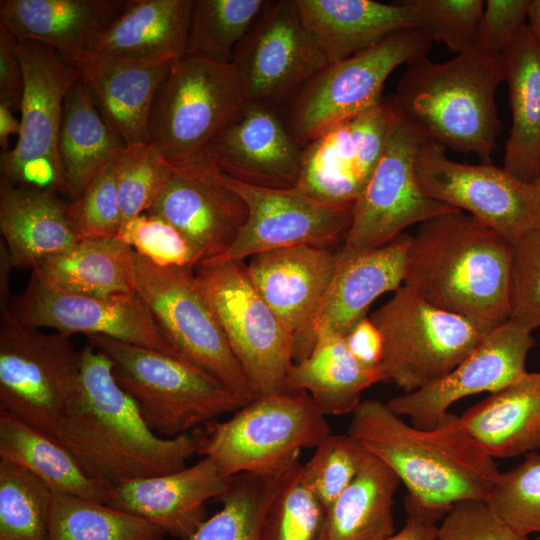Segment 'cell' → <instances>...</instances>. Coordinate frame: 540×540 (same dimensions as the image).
<instances>
[{
	"instance_id": "680465c9",
	"label": "cell",
	"mask_w": 540,
	"mask_h": 540,
	"mask_svg": "<svg viewBox=\"0 0 540 540\" xmlns=\"http://www.w3.org/2000/svg\"><path fill=\"white\" fill-rule=\"evenodd\" d=\"M534 184L540 189V179L534 182Z\"/></svg>"
},
{
	"instance_id": "4fadbf2b",
	"label": "cell",
	"mask_w": 540,
	"mask_h": 540,
	"mask_svg": "<svg viewBox=\"0 0 540 540\" xmlns=\"http://www.w3.org/2000/svg\"><path fill=\"white\" fill-rule=\"evenodd\" d=\"M16 50L24 73L21 131L14 148L1 154L0 180L66 195L58 136L65 96L80 73L41 42L17 40Z\"/></svg>"
},
{
	"instance_id": "7c38bea8",
	"label": "cell",
	"mask_w": 540,
	"mask_h": 540,
	"mask_svg": "<svg viewBox=\"0 0 540 540\" xmlns=\"http://www.w3.org/2000/svg\"><path fill=\"white\" fill-rule=\"evenodd\" d=\"M196 281L255 397L288 392L294 337L250 282L243 261L203 265Z\"/></svg>"
},
{
	"instance_id": "8fae6325",
	"label": "cell",
	"mask_w": 540,
	"mask_h": 540,
	"mask_svg": "<svg viewBox=\"0 0 540 540\" xmlns=\"http://www.w3.org/2000/svg\"><path fill=\"white\" fill-rule=\"evenodd\" d=\"M191 267H161L135 252L136 293L177 356L248 401L255 398Z\"/></svg>"
},
{
	"instance_id": "ab89813d",
	"label": "cell",
	"mask_w": 540,
	"mask_h": 540,
	"mask_svg": "<svg viewBox=\"0 0 540 540\" xmlns=\"http://www.w3.org/2000/svg\"><path fill=\"white\" fill-rule=\"evenodd\" d=\"M265 0H193L186 54L229 64Z\"/></svg>"
},
{
	"instance_id": "8d00e7d4",
	"label": "cell",
	"mask_w": 540,
	"mask_h": 540,
	"mask_svg": "<svg viewBox=\"0 0 540 540\" xmlns=\"http://www.w3.org/2000/svg\"><path fill=\"white\" fill-rule=\"evenodd\" d=\"M395 472L368 452L358 474L327 510L324 540H385L395 533Z\"/></svg>"
},
{
	"instance_id": "f907efd6",
	"label": "cell",
	"mask_w": 540,
	"mask_h": 540,
	"mask_svg": "<svg viewBox=\"0 0 540 540\" xmlns=\"http://www.w3.org/2000/svg\"><path fill=\"white\" fill-rule=\"evenodd\" d=\"M437 540H528L484 500L457 503L437 526Z\"/></svg>"
},
{
	"instance_id": "44dd1931",
	"label": "cell",
	"mask_w": 540,
	"mask_h": 540,
	"mask_svg": "<svg viewBox=\"0 0 540 540\" xmlns=\"http://www.w3.org/2000/svg\"><path fill=\"white\" fill-rule=\"evenodd\" d=\"M394 113L390 97L383 99L305 146L296 187L323 202L354 204L381 158Z\"/></svg>"
},
{
	"instance_id": "ffe728a7",
	"label": "cell",
	"mask_w": 540,
	"mask_h": 540,
	"mask_svg": "<svg viewBox=\"0 0 540 540\" xmlns=\"http://www.w3.org/2000/svg\"><path fill=\"white\" fill-rule=\"evenodd\" d=\"M534 345L531 332L508 320L492 329L443 378L393 397L387 405L395 414L407 416L417 428H435L447 420L455 402L482 392L492 394L525 374L527 356Z\"/></svg>"
},
{
	"instance_id": "ee69618b",
	"label": "cell",
	"mask_w": 540,
	"mask_h": 540,
	"mask_svg": "<svg viewBox=\"0 0 540 540\" xmlns=\"http://www.w3.org/2000/svg\"><path fill=\"white\" fill-rule=\"evenodd\" d=\"M485 501L519 534H540V452H530L519 465L500 472Z\"/></svg>"
},
{
	"instance_id": "11a10c76",
	"label": "cell",
	"mask_w": 540,
	"mask_h": 540,
	"mask_svg": "<svg viewBox=\"0 0 540 540\" xmlns=\"http://www.w3.org/2000/svg\"><path fill=\"white\" fill-rule=\"evenodd\" d=\"M385 540H437V525L424 518L408 515L402 529Z\"/></svg>"
},
{
	"instance_id": "60d3db41",
	"label": "cell",
	"mask_w": 540,
	"mask_h": 540,
	"mask_svg": "<svg viewBox=\"0 0 540 540\" xmlns=\"http://www.w3.org/2000/svg\"><path fill=\"white\" fill-rule=\"evenodd\" d=\"M52 496L35 475L0 459V540H48Z\"/></svg>"
},
{
	"instance_id": "83f0119b",
	"label": "cell",
	"mask_w": 540,
	"mask_h": 540,
	"mask_svg": "<svg viewBox=\"0 0 540 540\" xmlns=\"http://www.w3.org/2000/svg\"><path fill=\"white\" fill-rule=\"evenodd\" d=\"M66 204L55 191L0 180L1 240L13 268L32 270L81 240Z\"/></svg>"
},
{
	"instance_id": "f546056e",
	"label": "cell",
	"mask_w": 540,
	"mask_h": 540,
	"mask_svg": "<svg viewBox=\"0 0 540 540\" xmlns=\"http://www.w3.org/2000/svg\"><path fill=\"white\" fill-rule=\"evenodd\" d=\"M193 0H127L91 50L151 63L186 54Z\"/></svg>"
},
{
	"instance_id": "484cf974",
	"label": "cell",
	"mask_w": 540,
	"mask_h": 540,
	"mask_svg": "<svg viewBox=\"0 0 540 540\" xmlns=\"http://www.w3.org/2000/svg\"><path fill=\"white\" fill-rule=\"evenodd\" d=\"M336 252L296 245L264 251L245 265L253 287L295 338L317 309L332 278Z\"/></svg>"
},
{
	"instance_id": "2e32d148",
	"label": "cell",
	"mask_w": 540,
	"mask_h": 540,
	"mask_svg": "<svg viewBox=\"0 0 540 540\" xmlns=\"http://www.w3.org/2000/svg\"><path fill=\"white\" fill-rule=\"evenodd\" d=\"M247 101L278 105L327 64L296 0L267 1L231 62Z\"/></svg>"
},
{
	"instance_id": "7dc6e473",
	"label": "cell",
	"mask_w": 540,
	"mask_h": 540,
	"mask_svg": "<svg viewBox=\"0 0 540 540\" xmlns=\"http://www.w3.org/2000/svg\"><path fill=\"white\" fill-rule=\"evenodd\" d=\"M69 222L81 238L117 237L122 212L116 184L115 161L99 172L74 200L67 202Z\"/></svg>"
},
{
	"instance_id": "7a4b0ae2",
	"label": "cell",
	"mask_w": 540,
	"mask_h": 540,
	"mask_svg": "<svg viewBox=\"0 0 540 540\" xmlns=\"http://www.w3.org/2000/svg\"><path fill=\"white\" fill-rule=\"evenodd\" d=\"M348 434L406 486L408 515L434 523L461 501H485L500 474L495 459L453 413L435 428L420 429L387 403L368 399L352 413Z\"/></svg>"
},
{
	"instance_id": "74e56055",
	"label": "cell",
	"mask_w": 540,
	"mask_h": 540,
	"mask_svg": "<svg viewBox=\"0 0 540 540\" xmlns=\"http://www.w3.org/2000/svg\"><path fill=\"white\" fill-rule=\"evenodd\" d=\"M151 522L79 496L53 493L48 540H163Z\"/></svg>"
},
{
	"instance_id": "3957f363",
	"label": "cell",
	"mask_w": 540,
	"mask_h": 540,
	"mask_svg": "<svg viewBox=\"0 0 540 540\" xmlns=\"http://www.w3.org/2000/svg\"><path fill=\"white\" fill-rule=\"evenodd\" d=\"M512 249L470 214H442L411 236L403 284L437 308L496 327L509 320Z\"/></svg>"
},
{
	"instance_id": "4dcf8cb0",
	"label": "cell",
	"mask_w": 540,
	"mask_h": 540,
	"mask_svg": "<svg viewBox=\"0 0 540 540\" xmlns=\"http://www.w3.org/2000/svg\"><path fill=\"white\" fill-rule=\"evenodd\" d=\"M460 420L493 459L539 450L540 372H526L470 407Z\"/></svg>"
},
{
	"instance_id": "f35d334b",
	"label": "cell",
	"mask_w": 540,
	"mask_h": 540,
	"mask_svg": "<svg viewBox=\"0 0 540 540\" xmlns=\"http://www.w3.org/2000/svg\"><path fill=\"white\" fill-rule=\"evenodd\" d=\"M283 473L233 476L219 499L222 508L187 540H262L264 517Z\"/></svg>"
},
{
	"instance_id": "d4e9b609",
	"label": "cell",
	"mask_w": 540,
	"mask_h": 540,
	"mask_svg": "<svg viewBox=\"0 0 540 540\" xmlns=\"http://www.w3.org/2000/svg\"><path fill=\"white\" fill-rule=\"evenodd\" d=\"M79 71L107 125L125 145L150 142L155 95L170 63L86 50L68 59Z\"/></svg>"
},
{
	"instance_id": "5b68a950",
	"label": "cell",
	"mask_w": 540,
	"mask_h": 540,
	"mask_svg": "<svg viewBox=\"0 0 540 540\" xmlns=\"http://www.w3.org/2000/svg\"><path fill=\"white\" fill-rule=\"evenodd\" d=\"M86 338L110 359L117 383L161 437L186 434L249 402L180 358L107 336Z\"/></svg>"
},
{
	"instance_id": "b9f144b4",
	"label": "cell",
	"mask_w": 540,
	"mask_h": 540,
	"mask_svg": "<svg viewBox=\"0 0 540 540\" xmlns=\"http://www.w3.org/2000/svg\"><path fill=\"white\" fill-rule=\"evenodd\" d=\"M326 515L305 485L298 460L281 476L264 517L262 540H324Z\"/></svg>"
},
{
	"instance_id": "7402d4cb",
	"label": "cell",
	"mask_w": 540,
	"mask_h": 540,
	"mask_svg": "<svg viewBox=\"0 0 540 540\" xmlns=\"http://www.w3.org/2000/svg\"><path fill=\"white\" fill-rule=\"evenodd\" d=\"M410 241L411 236L402 233L382 247L354 250L343 245L336 251L330 283L313 316L294 338V362L309 355L319 334L345 337L380 295L402 287Z\"/></svg>"
},
{
	"instance_id": "e0dca14e",
	"label": "cell",
	"mask_w": 540,
	"mask_h": 540,
	"mask_svg": "<svg viewBox=\"0 0 540 540\" xmlns=\"http://www.w3.org/2000/svg\"><path fill=\"white\" fill-rule=\"evenodd\" d=\"M222 178L244 202L247 217L230 248L211 264L243 261L264 251L289 246L328 247L345 237L350 227L353 204L323 202L297 187L265 188L223 173Z\"/></svg>"
},
{
	"instance_id": "f5cc1de1",
	"label": "cell",
	"mask_w": 540,
	"mask_h": 540,
	"mask_svg": "<svg viewBox=\"0 0 540 540\" xmlns=\"http://www.w3.org/2000/svg\"><path fill=\"white\" fill-rule=\"evenodd\" d=\"M16 44L17 39L0 25V102L20 110L24 73Z\"/></svg>"
},
{
	"instance_id": "cb8c5ba5",
	"label": "cell",
	"mask_w": 540,
	"mask_h": 540,
	"mask_svg": "<svg viewBox=\"0 0 540 540\" xmlns=\"http://www.w3.org/2000/svg\"><path fill=\"white\" fill-rule=\"evenodd\" d=\"M231 478L211 458L203 457L175 472L108 488L105 504L151 522L165 534L187 540L207 519L206 503L219 500Z\"/></svg>"
},
{
	"instance_id": "30bf717a",
	"label": "cell",
	"mask_w": 540,
	"mask_h": 540,
	"mask_svg": "<svg viewBox=\"0 0 540 540\" xmlns=\"http://www.w3.org/2000/svg\"><path fill=\"white\" fill-rule=\"evenodd\" d=\"M244 101L231 63L185 54L170 63L155 95L150 142L169 162L194 157L227 127Z\"/></svg>"
},
{
	"instance_id": "ac0fdd59",
	"label": "cell",
	"mask_w": 540,
	"mask_h": 540,
	"mask_svg": "<svg viewBox=\"0 0 540 540\" xmlns=\"http://www.w3.org/2000/svg\"><path fill=\"white\" fill-rule=\"evenodd\" d=\"M10 308L29 327L52 328L71 336H107L179 358L137 293L112 296L70 293L31 271L23 292L12 296Z\"/></svg>"
},
{
	"instance_id": "603a6c76",
	"label": "cell",
	"mask_w": 540,
	"mask_h": 540,
	"mask_svg": "<svg viewBox=\"0 0 540 540\" xmlns=\"http://www.w3.org/2000/svg\"><path fill=\"white\" fill-rule=\"evenodd\" d=\"M238 181L272 189L297 186L303 148L274 106L245 100L227 127L204 150Z\"/></svg>"
},
{
	"instance_id": "ba28073f",
	"label": "cell",
	"mask_w": 540,
	"mask_h": 540,
	"mask_svg": "<svg viewBox=\"0 0 540 540\" xmlns=\"http://www.w3.org/2000/svg\"><path fill=\"white\" fill-rule=\"evenodd\" d=\"M0 299V409L54 437L78 382L71 335L22 324Z\"/></svg>"
},
{
	"instance_id": "8992f818",
	"label": "cell",
	"mask_w": 540,
	"mask_h": 540,
	"mask_svg": "<svg viewBox=\"0 0 540 540\" xmlns=\"http://www.w3.org/2000/svg\"><path fill=\"white\" fill-rule=\"evenodd\" d=\"M330 434L325 415L306 392L257 396L223 422H213L198 454L229 478L280 475Z\"/></svg>"
},
{
	"instance_id": "d590c367",
	"label": "cell",
	"mask_w": 540,
	"mask_h": 540,
	"mask_svg": "<svg viewBox=\"0 0 540 540\" xmlns=\"http://www.w3.org/2000/svg\"><path fill=\"white\" fill-rule=\"evenodd\" d=\"M0 459L23 467L53 493L106 502L108 488L90 479L59 439L2 409Z\"/></svg>"
},
{
	"instance_id": "277c9868",
	"label": "cell",
	"mask_w": 540,
	"mask_h": 540,
	"mask_svg": "<svg viewBox=\"0 0 540 540\" xmlns=\"http://www.w3.org/2000/svg\"><path fill=\"white\" fill-rule=\"evenodd\" d=\"M505 79V58L475 50L443 62L423 56L407 64L390 99L428 140L491 163L501 128L496 91Z\"/></svg>"
},
{
	"instance_id": "4316f807",
	"label": "cell",
	"mask_w": 540,
	"mask_h": 540,
	"mask_svg": "<svg viewBox=\"0 0 540 540\" xmlns=\"http://www.w3.org/2000/svg\"><path fill=\"white\" fill-rule=\"evenodd\" d=\"M127 0H1L0 25L17 40L46 44L66 60L91 50Z\"/></svg>"
},
{
	"instance_id": "7bdbcfd3",
	"label": "cell",
	"mask_w": 540,
	"mask_h": 540,
	"mask_svg": "<svg viewBox=\"0 0 540 540\" xmlns=\"http://www.w3.org/2000/svg\"><path fill=\"white\" fill-rule=\"evenodd\" d=\"M171 170V164L151 142L122 149L115 160L122 226L150 209L163 190Z\"/></svg>"
},
{
	"instance_id": "6f0895ef",
	"label": "cell",
	"mask_w": 540,
	"mask_h": 540,
	"mask_svg": "<svg viewBox=\"0 0 540 540\" xmlns=\"http://www.w3.org/2000/svg\"><path fill=\"white\" fill-rule=\"evenodd\" d=\"M527 27L540 47V0H530Z\"/></svg>"
},
{
	"instance_id": "6da1fadb",
	"label": "cell",
	"mask_w": 540,
	"mask_h": 540,
	"mask_svg": "<svg viewBox=\"0 0 540 540\" xmlns=\"http://www.w3.org/2000/svg\"><path fill=\"white\" fill-rule=\"evenodd\" d=\"M56 438L90 479L107 488L181 470L201 442L188 433H154L117 383L110 359L90 344L80 350L77 386Z\"/></svg>"
},
{
	"instance_id": "836d02e7",
	"label": "cell",
	"mask_w": 540,
	"mask_h": 540,
	"mask_svg": "<svg viewBox=\"0 0 540 540\" xmlns=\"http://www.w3.org/2000/svg\"><path fill=\"white\" fill-rule=\"evenodd\" d=\"M31 271L70 293L91 296L136 293L135 251L116 236L83 238Z\"/></svg>"
},
{
	"instance_id": "bcb514c9",
	"label": "cell",
	"mask_w": 540,
	"mask_h": 540,
	"mask_svg": "<svg viewBox=\"0 0 540 540\" xmlns=\"http://www.w3.org/2000/svg\"><path fill=\"white\" fill-rule=\"evenodd\" d=\"M417 21L430 40L457 54L474 51L483 0H408Z\"/></svg>"
},
{
	"instance_id": "f6af8a7d",
	"label": "cell",
	"mask_w": 540,
	"mask_h": 540,
	"mask_svg": "<svg viewBox=\"0 0 540 540\" xmlns=\"http://www.w3.org/2000/svg\"><path fill=\"white\" fill-rule=\"evenodd\" d=\"M367 454L350 434L330 433L315 448L310 460L302 464L303 481L328 510L354 480Z\"/></svg>"
},
{
	"instance_id": "9a60e30c",
	"label": "cell",
	"mask_w": 540,
	"mask_h": 540,
	"mask_svg": "<svg viewBox=\"0 0 540 540\" xmlns=\"http://www.w3.org/2000/svg\"><path fill=\"white\" fill-rule=\"evenodd\" d=\"M427 140L395 110L381 158L353 204L345 247L354 250L382 247L413 224L459 210L428 197L418 183L415 158Z\"/></svg>"
},
{
	"instance_id": "d6986e66",
	"label": "cell",
	"mask_w": 540,
	"mask_h": 540,
	"mask_svg": "<svg viewBox=\"0 0 540 540\" xmlns=\"http://www.w3.org/2000/svg\"><path fill=\"white\" fill-rule=\"evenodd\" d=\"M169 163L171 174L146 213L163 218L188 240L197 267L211 264L232 245L246 220V206L205 152Z\"/></svg>"
},
{
	"instance_id": "9c48e42d",
	"label": "cell",
	"mask_w": 540,
	"mask_h": 540,
	"mask_svg": "<svg viewBox=\"0 0 540 540\" xmlns=\"http://www.w3.org/2000/svg\"><path fill=\"white\" fill-rule=\"evenodd\" d=\"M431 43L423 30L412 28L328 63L295 94L285 120L290 135L304 148L337 124L378 105L389 75L427 56Z\"/></svg>"
},
{
	"instance_id": "1f68e13d",
	"label": "cell",
	"mask_w": 540,
	"mask_h": 540,
	"mask_svg": "<svg viewBox=\"0 0 540 540\" xmlns=\"http://www.w3.org/2000/svg\"><path fill=\"white\" fill-rule=\"evenodd\" d=\"M382 381L386 379L380 368L359 362L343 336L321 333L309 355L292 364L287 388L308 393L325 416H338L352 414L363 391Z\"/></svg>"
},
{
	"instance_id": "9f6ffc18",
	"label": "cell",
	"mask_w": 540,
	"mask_h": 540,
	"mask_svg": "<svg viewBox=\"0 0 540 540\" xmlns=\"http://www.w3.org/2000/svg\"><path fill=\"white\" fill-rule=\"evenodd\" d=\"M12 110L8 104L0 102V146L4 152L9 151V137L19 135L21 131V123L13 115Z\"/></svg>"
},
{
	"instance_id": "e575fe53",
	"label": "cell",
	"mask_w": 540,
	"mask_h": 540,
	"mask_svg": "<svg viewBox=\"0 0 540 540\" xmlns=\"http://www.w3.org/2000/svg\"><path fill=\"white\" fill-rule=\"evenodd\" d=\"M124 147L80 77L65 96L58 136V156L70 201L114 162Z\"/></svg>"
},
{
	"instance_id": "db71d44e",
	"label": "cell",
	"mask_w": 540,
	"mask_h": 540,
	"mask_svg": "<svg viewBox=\"0 0 540 540\" xmlns=\"http://www.w3.org/2000/svg\"><path fill=\"white\" fill-rule=\"evenodd\" d=\"M352 355L368 367L380 368L384 354L383 337L370 319H360L344 337Z\"/></svg>"
},
{
	"instance_id": "f1b7e54d",
	"label": "cell",
	"mask_w": 540,
	"mask_h": 540,
	"mask_svg": "<svg viewBox=\"0 0 540 540\" xmlns=\"http://www.w3.org/2000/svg\"><path fill=\"white\" fill-rule=\"evenodd\" d=\"M301 16L328 63L342 61L389 36L417 28L409 1L296 0Z\"/></svg>"
},
{
	"instance_id": "5bb4252c",
	"label": "cell",
	"mask_w": 540,
	"mask_h": 540,
	"mask_svg": "<svg viewBox=\"0 0 540 540\" xmlns=\"http://www.w3.org/2000/svg\"><path fill=\"white\" fill-rule=\"evenodd\" d=\"M415 174L430 198L477 218L512 245L540 229V189L491 163L467 164L446 156V148L425 141Z\"/></svg>"
},
{
	"instance_id": "52a82bcc",
	"label": "cell",
	"mask_w": 540,
	"mask_h": 540,
	"mask_svg": "<svg viewBox=\"0 0 540 540\" xmlns=\"http://www.w3.org/2000/svg\"><path fill=\"white\" fill-rule=\"evenodd\" d=\"M370 319L384 342L380 370L405 393L443 378L495 328L437 308L405 285Z\"/></svg>"
},
{
	"instance_id": "681fc988",
	"label": "cell",
	"mask_w": 540,
	"mask_h": 540,
	"mask_svg": "<svg viewBox=\"0 0 540 540\" xmlns=\"http://www.w3.org/2000/svg\"><path fill=\"white\" fill-rule=\"evenodd\" d=\"M509 320L529 332L540 328V229L513 244Z\"/></svg>"
},
{
	"instance_id": "816d5d0a",
	"label": "cell",
	"mask_w": 540,
	"mask_h": 540,
	"mask_svg": "<svg viewBox=\"0 0 540 540\" xmlns=\"http://www.w3.org/2000/svg\"><path fill=\"white\" fill-rule=\"evenodd\" d=\"M530 0H487L479 23L475 51L505 58L526 27Z\"/></svg>"
},
{
	"instance_id": "91938a15",
	"label": "cell",
	"mask_w": 540,
	"mask_h": 540,
	"mask_svg": "<svg viewBox=\"0 0 540 540\" xmlns=\"http://www.w3.org/2000/svg\"><path fill=\"white\" fill-rule=\"evenodd\" d=\"M538 540H540V536L538 537Z\"/></svg>"
},
{
	"instance_id": "c3c4849f",
	"label": "cell",
	"mask_w": 540,
	"mask_h": 540,
	"mask_svg": "<svg viewBox=\"0 0 540 540\" xmlns=\"http://www.w3.org/2000/svg\"><path fill=\"white\" fill-rule=\"evenodd\" d=\"M136 253L161 267L196 269L198 257L188 240L159 216L143 213L124 224L117 236Z\"/></svg>"
},
{
	"instance_id": "d6a6232c",
	"label": "cell",
	"mask_w": 540,
	"mask_h": 540,
	"mask_svg": "<svg viewBox=\"0 0 540 540\" xmlns=\"http://www.w3.org/2000/svg\"><path fill=\"white\" fill-rule=\"evenodd\" d=\"M512 124L503 168L518 179H540V47L527 25L505 56Z\"/></svg>"
}]
</instances>
